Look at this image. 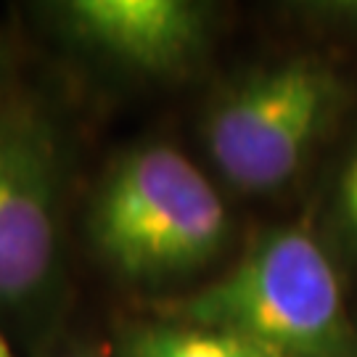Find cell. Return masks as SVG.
Here are the masks:
<instances>
[{
	"label": "cell",
	"mask_w": 357,
	"mask_h": 357,
	"mask_svg": "<svg viewBox=\"0 0 357 357\" xmlns=\"http://www.w3.org/2000/svg\"><path fill=\"white\" fill-rule=\"evenodd\" d=\"M159 318L241 336L275 357H357L336 270L302 228L265 233L225 275L162 302Z\"/></svg>",
	"instance_id": "cell-1"
},
{
	"label": "cell",
	"mask_w": 357,
	"mask_h": 357,
	"mask_svg": "<svg viewBox=\"0 0 357 357\" xmlns=\"http://www.w3.org/2000/svg\"><path fill=\"white\" fill-rule=\"evenodd\" d=\"M88 233L130 281H175L212 262L228 241L225 202L185 153L167 143L125 151L101 180Z\"/></svg>",
	"instance_id": "cell-2"
},
{
	"label": "cell",
	"mask_w": 357,
	"mask_h": 357,
	"mask_svg": "<svg viewBox=\"0 0 357 357\" xmlns=\"http://www.w3.org/2000/svg\"><path fill=\"white\" fill-rule=\"evenodd\" d=\"M342 101V79L318 59L296 56L257 66L209 106V159L238 191H278L305 165Z\"/></svg>",
	"instance_id": "cell-3"
},
{
	"label": "cell",
	"mask_w": 357,
	"mask_h": 357,
	"mask_svg": "<svg viewBox=\"0 0 357 357\" xmlns=\"http://www.w3.org/2000/svg\"><path fill=\"white\" fill-rule=\"evenodd\" d=\"M61 151L51 119L0 101V312H19L51 289L59 268Z\"/></svg>",
	"instance_id": "cell-4"
},
{
	"label": "cell",
	"mask_w": 357,
	"mask_h": 357,
	"mask_svg": "<svg viewBox=\"0 0 357 357\" xmlns=\"http://www.w3.org/2000/svg\"><path fill=\"white\" fill-rule=\"evenodd\" d=\"M61 19L88 48L146 75L191 66L209 40V11L185 0H75Z\"/></svg>",
	"instance_id": "cell-5"
},
{
	"label": "cell",
	"mask_w": 357,
	"mask_h": 357,
	"mask_svg": "<svg viewBox=\"0 0 357 357\" xmlns=\"http://www.w3.org/2000/svg\"><path fill=\"white\" fill-rule=\"evenodd\" d=\"M122 357H275L241 336L183 320L156 318L128 326L119 336Z\"/></svg>",
	"instance_id": "cell-6"
},
{
	"label": "cell",
	"mask_w": 357,
	"mask_h": 357,
	"mask_svg": "<svg viewBox=\"0 0 357 357\" xmlns=\"http://www.w3.org/2000/svg\"><path fill=\"white\" fill-rule=\"evenodd\" d=\"M339 209H342L347 230L357 241V146L349 153L344 169H342V178H339Z\"/></svg>",
	"instance_id": "cell-7"
},
{
	"label": "cell",
	"mask_w": 357,
	"mask_h": 357,
	"mask_svg": "<svg viewBox=\"0 0 357 357\" xmlns=\"http://www.w3.org/2000/svg\"><path fill=\"white\" fill-rule=\"evenodd\" d=\"M3 75H6V59H3V48H0V101H3Z\"/></svg>",
	"instance_id": "cell-8"
},
{
	"label": "cell",
	"mask_w": 357,
	"mask_h": 357,
	"mask_svg": "<svg viewBox=\"0 0 357 357\" xmlns=\"http://www.w3.org/2000/svg\"><path fill=\"white\" fill-rule=\"evenodd\" d=\"M0 357H13L11 347L6 344V339H3V333H0Z\"/></svg>",
	"instance_id": "cell-9"
},
{
	"label": "cell",
	"mask_w": 357,
	"mask_h": 357,
	"mask_svg": "<svg viewBox=\"0 0 357 357\" xmlns=\"http://www.w3.org/2000/svg\"><path fill=\"white\" fill-rule=\"evenodd\" d=\"M66 357H98V355H93V352H72V355Z\"/></svg>",
	"instance_id": "cell-10"
}]
</instances>
